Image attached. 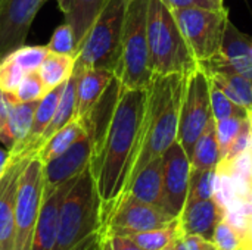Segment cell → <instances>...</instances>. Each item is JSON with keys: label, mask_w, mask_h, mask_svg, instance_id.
<instances>
[{"label": "cell", "mask_w": 252, "mask_h": 250, "mask_svg": "<svg viewBox=\"0 0 252 250\" xmlns=\"http://www.w3.org/2000/svg\"><path fill=\"white\" fill-rule=\"evenodd\" d=\"M146 88H120L112 115L93 147L92 172L105 222L126 193L140 147Z\"/></svg>", "instance_id": "cell-1"}, {"label": "cell", "mask_w": 252, "mask_h": 250, "mask_svg": "<svg viewBox=\"0 0 252 250\" xmlns=\"http://www.w3.org/2000/svg\"><path fill=\"white\" fill-rule=\"evenodd\" d=\"M185 80L186 74L154 75L146 87V108L140 147L130 181L149 162L161 158L177 140Z\"/></svg>", "instance_id": "cell-2"}, {"label": "cell", "mask_w": 252, "mask_h": 250, "mask_svg": "<svg viewBox=\"0 0 252 250\" xmlns=\"http://www.w3.org/2000/svg\"><path fill=\"white\" fill-rule=\"evenodd\" d=\"M102 228L100 197L89 165L63 199L53 250H86L100 237Z\"/></svg>", "instance_id": "cell-3"}, {"label": "cell", "mask_w": 252, "mask_h": 250, "mask_svg": "<svg viewBox=\"0 0 252 250\" xmlns=\"http://www.w3.org/2000/svg\"><path fill=\"white\" fill-rule=\"evenodd\" d=\"M148 41L152 75L188 74L198 65L182 35L173 10L161 0H149Z\"/></svg>", "instance_id": "cell-4"}, {"label": "cell", "mask_w": 252, "mask_h": 250, "mask_svg": "<svg viewBox=\"0 0 252 250\" xmlns=\"http://www.w3.org/2000/svg\"><path fill=\"white\" fill-rule=\"evenodd\" d=\"M127 4L128 0H106L78 47L75 72L84 69H108L115 74L121 56Z\"/></svg>", "instance_id": "cell-5"}, {"label": "cell", "mask_w": 252, "mask_h": 250, "mask_svg": "<svg viewBox=\"0 0 252 250\" xmlns=\"http://www.w3.org/2000/svg\"><path fill=\"white\" fill-rule=\"evenodd\" d=\"M148 9L149 0H128L121 56L115 71L123 88H146L154 77L148 41Z\"/></svg>", "instance_id": "cell-6"}, {"label": "cell", "mask_w": 252, "mask_h": 250, "mask_svg": "<svg viewBox=\"0 0 252 250\" xmlns=\"http://www.w3.org/2000/svg\"><path fill=\"white\" fill-rule=\"evenodd\" d=\"M173 15L198 65H207L220 53L224 29L230 19L227 7L221 10L174 9Z\"/></svg>", "instance_id": "cell-7"}, {"label": "cell", "mask_w": 252, "mask_h": 250, "mask_svg": "<svg viewBox=\"0 0 252 250\" xmlns=\"http://www.w3.org/2000/svg\"><path fill=\"white\" fill-rule=\"evenodd\" d=\"M210 93V75L204 66L196 65L186 74L177 133V141L183 146L189 158L192 156L196 140L213 119Z\"/></svg>", "instance_id": "cell-8"}, {"label": "cell", "mask_w": 252, "mask_h": 250, "mask_svg": "<svg viewBox=\"0 0 252 250\" xmlns=\"http://www.w3.org/2000/svg\"><path fill=\"white\" fill-rule=\"evenodd\" d=\"M44 194V164L32 155L19 178L15 208L13 250H31Z\"/></svg>", "instance_id": "cell-9"}, {"label": "cell", "mask_w": 252, "mask_h": 250, "mask_svg": "<svg viewBox=\"0 0 252 250\" xmlns=\"http://www.w3.org/2000/svg\"><path fill=\"white\" fill-rule=\"evenodd\" d=\"M176 220L171 214L159 206L140 202L128 194H124L108 220L103 222L102 231L130 236L155 228H162L173 224Z\"/></svg>", "instance_id": "cell-10"}, {"label": "cell", "mask_w": 252, "mask_h": 250, "mask_svg": "<svg viewBox=\"0 0 252 250\" xmlns=\"http://www.w3.org/2000/svg\"><path fill=\"white\" fill-rule=\"evenodd\" d=\"M164 164V196L162 209L179 218L189 194L190 183V158L183 146L176 140L162 155Z\"/></svg>", "instance_id": "cell-11"}, {"label": "cell", "mask_w": 252, "mask_h": 250, "mask_svg": "<svg viewBox=\"0 0 252 250\" xmlns=\"http://www.w3.org/2000/svg\"><path fill=\"white\" fill-rule=\"evenodd\" d=\"M47 0H3L0 7V60L24 46L31 24Z\"/></svg>", "instance_id": "cell-12"}, {"label": "cell", "mask_w": 252, "mask_h": 250, "mask_svg": "<svg viewBox=\"0 0 252 250\" xmlns=\"http://www.w3.org/2000/svg\"><path fill=\"white\" fill-rule=\"evenodd\" d=\"M31 156L10 155L4 171L0 175V250H13L15 246V208L18 184Z\"/></svg>", "instance_id": "cell-13"}, {"label": "cell", "mask_w": 252, "mask_h": 250, "mask_svg": "<svg viewBox=\"0 0 252 250\" xmlns=\"http://www.w3.org/2000/svg\"><path fill=\"white\" fill-rule=\"evenodd\" d=\"M93 158V140L87 134L75 141L58 158L44 164V194L52 193L61 184L77 178Z\"/></svg>", "instance_id": "cell-14"}, {"label": "cell", "mask_w": 252, "mask_h": 250, "mask_svg": "<svg viewBox=\"0 0 252 250\" xmlns=\"http://www.w3.org/2000/svg\"><path fill=\"white\" fill-rule=\"evenodd\" d=\"M78 178V177H77ZM77 178H72L58 189H55L49 194H43V203L38 214L34 239H32V249L31 250H53L56 237H58V224H59V214L63 203L65 196L71 190L72 184Z\"/></svg>", "instance_id": "cell-15"}, {"label": "cell", "mask_w": 252, "mask_h": 250, "mask_svg": "<svg viewBox=\"0 0 252 250\" xmlns=\"http://www.w3.org/2000/svg\"><path fill=\"white\" fill-rule=\"evenodd\" d=\"M75 72V71H74ZM77 74V105L75 119L81 124L89 118L96 105L103 97L105 91L111 85L115 74L108 69H84Z\"/></svg>", "instance_id": "cell-16"}, {"label": "cell", "mask_w": 252, "mask_h": 250, "mask_svg": "<svg viewBox=\"0 0 252 250\" xmlns=\"http://www.w3.org/2000/svg\"><path fill=\"white\" fill-rule=\"evenodd\" d=\"M223 218L224 211L214 199L192 200L186 202L179 217V224L183 236L195 234L211 240L214 228Z\"/></svg>", "instance_id": "cell-17"}, {"label": "cell", "mask_w": 252, "mask_h": 250, "mask_svg": "<svg viewBox=\"0 0 252 250\" xmlns=\"http://www.w3.org/2000/svg\"><path fill=\"white\" fill-rule=\"evenodd\" d=\"M210 80L216 84L229 99L244 106L248 113H252V81L247 77L235 72L227 66L223 59L217 55L213 60L204 65Z\"/></svg>", "instance_id": "cell-18"}, {"label": "cell", "mask_w": 252, "mask_h": 250, "mask_svg": "<svg viewBox=\"0 0 252 250\" xmlns=\"http://www.w3.org/2000/svg\"><path fill=\"white\" fill-rule=\"evenodd\" d=\"M252 37L239 31L232 21H227L219 56L235 72L252 81Z\"/></svg>", "instance_id": "cell-19"}, {"label": "cell", "mask_w": 252, "mask_h": 250, "mask_svg": "<svg viewBox=\"0 0 252 250\" xmlns=\"http://www.w3.org/2000/svg\"><path fill=\"white\" fill-rule=\"evenodd\" d=\"M66 84V83H65ZM65 84H61L52 90H49L44 97L38 102L34 116H32V122H31V128L27 134V137L24 139V141L12 152H9L10 155H22V156H31L35 153V146L40 141L43 133L46 131V128L49 127V124L53 119V115L56 112V108L59 105V100L62 97Z\"/></svg>", "instance_id": "cell-20"}, {"label": "cell", "mask_w": 252, "mask_h": 250, "mask_svg": "<svg viewBox=\"0 0 252 250\" xmlns=\"http://www.w3.org/2000/svg\"><path fill=\"white\" fill-rule=\"evenodd\" d=\"M124 194H128L140 202L162 208V196H164L162 156L154 159L145 168H142L130 181Z\"/></svg>", "instance_id": "cell-21"}, {"label": "cell", "mask_w": 252, "mask_h": 250, "mask_svg": "<svg viewBox=\"0 0 252 250\" xmlns=\"http://www.w3.org/2000/svg\"><path fill=\"white\" fill-rule=\"evenodd\" d=\"M87 130L86 127L78 121V119H72L69 124H66L65 127H62L59 131H56L37 152L35 156L43 162L47 164L49 161L58 158L59 155H62L65 150H68L75 141H78L80 139H83L84 136H87Z\"/></svg>", "instance_id": "cell-22"}, {"label": "cell", "mask_w": 252, "mask_h": 250, "mask_svg": "<svg viewBox=\"0 0 252 250\" xmlns=\"http://www.w3.org/2000/svg\"><path fill=\"white\" fill-rule=\"evenodd\" d=\"M220 161H221V150L217 140L216 119L213 118L195 143L190 156V165L192 169H213L217 168Z\"/></svg>", "instance_id": "cell-23"}, {"label": "cell", "mask_w": 252, "mask_h": 250, "mask_svg": "<svg viewBox=\"0 0 252 250\" xmlns=\"http://www.w3.org/2000/svg\"><path fill=\"white\" fill-rule=\"evenodd\" d=\"M75 90H77V74L74 72L69 80L66 81L65 84V88H63V93H62V97L59 100V105L56 108V112L53 115V119L52 122L49 124V127L46 128V131L43 133L40 141L37 143L35 146V152L56 133L59 131L62 127H65L66 124H69L72 119H75V105H77V94H75ZM35 155V153H34Z\"/></svg>", "instance_id": "cell-24"}, {"label": "cell", "mask_w": 252, "mask_h": 250, "mask_svg": "<svg viewBox=\"0 0 252 250\" xmlns=\"http://www.w3.org/2000/svg\"><path fill=\"white\" fill-rule=\"evenodd\" d=\"M106 0H72V7L65 22H68L74 29L77 49L103 9Z\"/></svg>", "instance_id": "cell-25"}, {"label": "cell", "mask_w": 252, "mask_h": 250, "mask_svg": "<svg viewBox=\"0 0 252 250\" xmlns=\"http://www.w3.org/2000/svg\"><path fill=\"white\" fill-rule=\"evenodd\" d=\"M75 68V56L71 55H59L50 53L43 60L38 74L47 90H52L61 84H65L69 77L74 74Z\"/></svg>", "instance_id": "cell-26"}, {"label": "cell", "mask_w": 252, "mask_h": 250, "mask_svg": "<svg viewBox=\"0 0 252 250\" xmlns=\"http://www.w3.org/2000/svg\"><path fill=\"white\" fill-rule=\"evenodd\" d=\"M40 102V100H38ZM38 102H27V103H12L10 105V113H9V140H10V152L15 150L27 137L32 116L35 112V108Z\"/></svg>", "instance_id": "cell-27"}, {"label": "cell", "mask_w": 252, "mask_h": 250, "mask_svg": "<svg viewBox=\"0 0 252 250\" xmlns=\"http://www.w3.org/2000/svg\"><path fill=\"white\" fill-rule=\"evenodd\" d=\"M182 234L179 220H176L173 224L162 227V228H155L143 233H134L127 237H130L140 249L143 250H161L168 248L173 245Z\"/></svg>", "instance_id": "cell-28"}, {"label": "cell", "mask_w": 252, "mask_h": 250, "mask_svg": "<svg viewBox=\"0 0 252 250\" xmlns=\"http://www.w3.org/2000/svg\"><path fill=\"white\" fill-rule=\"evenodd\" d=\"M49 90L46 88L38 71L30 72L24 77L16 90L7 96L12 103H27V102H38L44 97Z\"/></svg>", "instance_id": "cell-29"}, {"label": "cell", "mask_w": 252, "mask_h": 250, "mask_svg": "<svg viewBox=\"0 0 252 250\" xmlns=\"http://www.w3.org/2000/svg\"><path fill=\"white\" fill-rule=\"evenodd\" d=\"M216 186V168L213 169H192L188 202L213 199Z\"/></svg>", "instance_id": "cell-30"}, {"label": "cell", "mask_w": 252, "mask_h": 250, "mask_svg": "<svg viewBox=\"0 0 252 250\" xmlns=\"http://www.w3.org/2000/svg\"><path fill=\"white\" fill-rule=\"evenodd\" d=\"M211 111L216 121L230 116H248V111L229 99L216 84L211 83Z\"/></svg>", "instance_id": "cell-31"}, {"label": "cell", "mask_w": 252, "mask_h": 250, "mask_svg": "<svg viewBox=\"0 0 252 250\" xmlns=\"http://www.w3.org/2000/svg\"><path fill=\"white\" fill-rule=\"evenodd\" d=\"M13 60L27 72H35L40 69L43 60L49 55V49L46 46H21L9 53Z\"/></svg>", "instance_id": "cell-32"}, {"label": "cell", "mask_w": 252, "mask_h": 250, "mask_svg": "<svg viewBox=\"0 0 252 250\" xmlns=\"http://www.w3.org/2000/svg\"><path fill=\"white\" fill-rule=\"evenodd\" d=\"M213 199L217 202V205L226 212L235 202H238L235 187L232 177L229 171L220 165L216 168V186H214V196Z\"/></svg>", "instance_id": "cell-33"}, {"label": "cell", "mask_w": 252, "mask_h": 250, "mask_svg": "<svg viewBox=\"0 0 252 250\" xmlns=\"http://www.w3.org/2000/svg\"><path fill=\"white\" fill-rule=\"evenodd\" d=\"M50 53H59V55H71L77 57L78 49H77V41H75V34L72 27L68 22H63L59 25L52 37L50 41L46 46Z\"/></svg>", "instance_id": "cell-34"}, {"label": "cell", "mask_w": 252, "mask_h": 250, "mask_svg": "<svg viewBox=\"0 0 252 250\" xmlns=\"http://www.w3.org/2000/svg\"><path fill=\"white\" fill-rule=\"evenodd\" d=\"M248 116H230V118L216 121V131H217V140H219L220 150H221V159L230 149L232 143L239 134Z\"/></svg>", "instance_id": "cell-35"}, {"label": "cell", "mask_w": 252, "mask_h": 250, "mask_svg": "<svg viewBox=\"0 0 252 250\" xmlns=\"http://www.w3.org/2000/svg\"><path fill=\"white\" fill-rule=\"evenodd\" d=\"M25 75L27 72L13 60L10 55L4 56L0 60V90L4 94L10 96L21 84Z\"/></svg>", "instance_id": "cell-36"}, {"label": "cell", "mask_w": 252, "mask_h": 250, "mask_svg": "<svg viewBox=\"0 0 252 250\" xmlns=\"http://www.w3.org/2000/svg\"><path fill=\"white\" fill-rule=\"evenodd\" d=\"M211 242L217 250H239L244 243V237L223 218L214 228Z\"/></svg>", "instance_id": "cell-37"}, {"label": "cell", "mask_w": 252, "mask_h": 250, "mask_svg": "<svg viewBox=\"0 0 252 250\" xmlns=\"http://www.w3.org/2000/svg\"><path fill=\"white\" fill-rule=\"evenodd\" d=\"M251 119H250V115H248V118L245 119V122H244V125H242V128L239 131V134L236 136L235 141L232 143L230 149L227 150V153L224 155V158L221 161L229 162V161L235 159L236 156H239L241 153H244L245 150H248L251 147Z\"/></svg>", "instance_id": "cell-38"}, {"label": "cell", "mask_w": 252, "mask_h": 250, "mask_svg": "<svg viewBox=\"0 0 252 250\" xmlns=\"http://www.w3.org/2000/svg\"><path fill=\"white\" fill-rule=\"evenodd\" d=\"M100 248L102 250H143L130 237L106 231L100 233Z\"/></svg>", "instance_id": "cell-39"}, {"label": "cell", "mask_w": 252, "mask_h": 250, "mask_svg": "<svg viewBox=\"0 0 252 250\" xmlns=\"http://www.w3.org/2000/svg\"><path fill=\"white\" fill-rule=\"evenodd\" d=\"M171 10L174 9H210V10H221L226 9L223 0H161Z\"/></svg>", "instance_id": "cell-40"}, {"label": "cell", "mask_w": 252, "mask_h": 250, "mask_svg": "<svg viewBox=\"0 0 252 250\" xmlns=\"http://www.w3.org/2000/svg\"><path fill=\"white\" fill-rule=\"evenodd\" d=\"M173 250H217V248L210 239L189 234V236H180L176 240Z\"/></svg>", "instance_id": "cell-41"}, {"label": "cell", "mask_w": 252, "mask_h": 250, "mask_svg": "<svg viewBox=\"0 0 252 250\" xmlns=\"http://www.w3.org/2000/svg\"><path fill=\"white\" fill-rule=\"evenodd\" d=\"M58 4H59V9L62 10L65 19L68 18L69 12H71V7H72V0H56Z\"/></svg>", "instance_id": "cell-42"}, {"label": "cell", "mask_w": 252, "mask_h": 250, "mask_svg": "<svg viewBox=\"0 0 252 250\" xmlns=\"http://www.w3.org/2000/svg\"><path fill=\"white\" fill-rule=\"evenodd\" d=\"M9 156H10L9 150L0 147V175H1V172L4 171V168H6L7 162H9Z\"/></svg>", "instance_id": "cell-43"}, {"label": "cell", "mask_w": 252, "mask_h": 250, "mask_svg": "<svg viewBox=\"0 0 252 250\" xmlns=\"http://www.w3.org/2000/svg\"><path fill=\"white\" fill-rule=\"evenodd\" d=\"M86 250H102V248H100V237H99L93 245H90Z\"/></svg>", "instance_id": "cell-44"}, {"label": "cell", "mask_w": 252, "mask_h": 250, "mask_svg": "<svg viewBox=\"0 0 252 250\" xmlns=\"http://www.w3.org/2000/svg\"><path fill=\"white\" fill-rule=\"evenodd\" d=\"M247 240H252V218L251 221H250V227H248V234H247V237H245Z\"/></svg>", "instance_id": "cell-45"}, {"label": "cell", "mask_w": 252, "mask_h": 250, "mask_svg": "<svg viewBox=\"0 0 252 250\" xmlns=\"http://www.w3.org/2000/svg\"><path fill=\"white\" fill-rule=\"evenodd\" d=\"M245 240V243L248 245V250H252V240H247V239H244Z\"/></svg>", "instance_id": "cell-46"}, {"label": "cell", "mask_w": 252, "mask_h": 250, "mask_svg": "<svg viewBox=\"0 0 252 250\" xmlns=\"http://www.w3.org/2000/svg\"><path fill=\"white\" fill-rule=\"evenodd\" d=\"M239 250H248V245L245 243V240H244V243H242V246H241V249Z\"/></svg>", "instance_id": "cell-47"}, {"label": "cell", "mask_w": 252, "mask_h": 250, "mask_svg": "<svg viewBox=\"0 0 252 250\" xmlns=\"http://www.w3.org/2000/svg\"><path fill=\"white\" fill-rule=\"evenodd\" d=\"M174 243H176V242H174ZM174 243H173V245H170L168 248H165V249H161V250H173V248H174Z\"/></svg>", "instance_id": "cell-48"}, {"label": "cell", "mask_w": 252, "mask_h": 250, "mask_svg": "<svg viewBox=\"0 0 252 250\" xmlns=\"http://www.w3.org/2000/svg\"><path fill=\"white\" fill-rule=\"evenodd\" d=\"M1 4H3V0H0V7H1Z\"/></svg>", "instance_id": "cell-49"}, {"label": "cell", "mask_w": 252, "mask_h": 250, "mask_svg": "<svg viewBox=\"0 0 252 250\" xmlns=\"http://www.w3.org/2000/svg\"><path fill=\"white\" fill-rule=\"evenodd\" d=\"M251 56H252V44H251Z\"/></svg>", "instance_id": "cell-50"}]
</instances>
